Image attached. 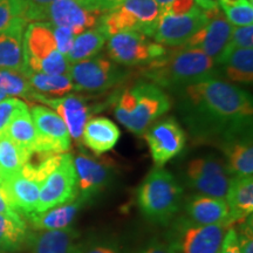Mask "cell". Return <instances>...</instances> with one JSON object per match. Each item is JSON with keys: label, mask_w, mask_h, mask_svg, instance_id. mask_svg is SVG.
Listing matches in <instances>:
<instances>
[{"label": "cell", "mask_w": 253, "mask_h": 253, "mask_svg": "<svg viewBox=\"0 0 253 253\" xmlns=\"http://www.w3.org/2000/svg\"><path fill=\"white\" fill-rule=\"evenodd\" d=\"M179 91L182 114L196 135H221L226 141L249 132L253 104L245 90L214 77L189 84Z\"/></svg>", "instance_id": "6da1fadb"}, {"label": "cell", "mask_w": 253, "mask_h": 253, "mask_svg": "<svg viewBox=\"0 0 253 253\" xmlns=\"http://www.w3.org/2000/svg\"><path fill=\"white\" fill-rule=\"evenodd\" d=\"M217 66L214 59L202 50L175 47L162 58L142 66L141 74L156 86L179 90L197 81L214 78Z\"/></svg>", "instance_id": "7a4b0ae2"}, {"label": "cell", "mask_w": 253, "mask_h": 253, "mask_svg": "<svg viewBox=\"0 0 253 253\" xmlns=\"http://www.w3.org/2000/svg\"><path fill=\"white\" fill-rule=\"evenodd\" d=\"M170 108L171 100L160 86L140 82L118 96L115 116L132 134L143 135Z\"/></svg>", "instance_id": "3957f363"}, {"label": "cell", "mask_w": 253, "mask_h": 253, "mask_svg": "<svg viewBox=\"0 0 253 253\" xmlns=\"http://www.w3.org/2000/svg\"><path fill=\"white\" fill-rule=\"evenodd\" d=\"M182 196L183 189L175 176L163 167H156L138 188L137 203L145 218L167 224L181 209Z\"/></svg>", "instance_id": "277c9868"}, {"label": "cell", "mask_w": 253, "mask_h": 253, "mask_svg": "<svg viewBox=\"0 0 253 253\" xmlns=\"http://www.w3.org/2000/svg\"><path fill=\"white\" fill-rule=\"evenodd\" d=\"M26 69L45 74H68L69 62L56 47L48 23H32L24 33Z\"/></svg>", "instance_id": "5b68a950"}, {"label": "cell", "mask_w": 253, "mask_h": 253, "mask_svg": "<svg viewBox=\"0 0 253 253\" xmlns=\"http://www.w3.org/2000/svg\"><path fill=\"white\" fill-rule=\"evenodd\" d=\"M161 17V7L155 0H126L101 17L99 26L107 37L123 32H137L154 38Z\"/></svg>", "instance_id": "8992f818"}, {"label": "cell", "mask_w": 253, "mask_h": 253, "mask_svg": "<svg viewBox=\"0 0 253 253\" xmlns=\"http://www.w3.org/2000/svg\"><path fill=\"white\" fill-rule=\"evenodd\" d=\"M102 15L84 0H56L43 6L30 4L26 19L33 23H48L68 28L77 37L99 25Z\"/></svg>", "instance_id": "52a82bcc"}, {"label": "cell", "mask_w": 253, "mask_h": 253, "mask_svg": "<svg viewBox=\"0 0 253 253\" xmlns=\"http://www.w3.org/2000/svg\"><path fill=\"white\" fill-rule=\"evenodd\" d=\"M68 74L77 91L103 93L125 81L128 73L109 58L95 55L71 63Z\"/></svg>", "instance_id": "ba28073f"}, {"label": "cell", "mask_w": 253, "mask_h": 253, "mask_svg": "<svg viewBox=\"0 0 253 253\" xmlns=\"http://www.w3.org/2000/svg\"><path fill=\"white\" fill-rule=\"evenodd\" d=\"M109 59L122 66H145L168 53L166 46L137 32H123L108 38Z\"/></svg>", "instance_id": "9c48e42d"}, {"label": "cell", "mask_w": 253, "mask_h": 253, "mask_svg": "<svg viewBox=\"0 0 253 253\" xmlns=\"http://www.w3.org/2000/svg\"><path fill=\"white\" fill-rule=\"evenodd\" d=\"M229 225H198L182 218L173 225L169 243L178 253H220Z\"/></svg>", "instance_id": "30bf717a"}, {"label": "cell", "mask_w": 253, "mask_h": 253, "mask_svg": "<svg viewBox=\"0 0 253 253\" xmlns=\"http://www.w3.org/2000/svg\"><path fill=\"white\" fill-rule=\"evenodd\" d=\"M79 196L78 177L71 154L61 155V160L49 172L41 185L39 199L34 212H43L77 199Z\"/></svg>", "instance_id": "8fae6325"}, {"label": "cell", "mask_w": 253, "mask_h": 253, "mask_svg": "<svg viewBox=\"0 0 253 253\" xmlns=\"http://www.w3.org/2000/svg\"><path fill=\"white\" fill-rule=\"evenodd\" d=\"M231 179L226 164L213 155L194 158L186 166V184L199 195L225 198Z\"/></svg>", "instance_id": "7c38bea8"}, {"label": "cell", "mask_w": 253, "mask_h": 253, "mask_svg": "<svg viewBox=\"0 0 253 253\" xmlns=\"http://www.w3.org/2000/svg\"><path fill=\"white\" fill-rule=\"evenodd\" d=\"M32 101H37L47 104L54 109L67 126L69 135L73 140L79 142L81 140L84 125L91 119L94 114L102 109L101 104H93L89 102V97L77 94H67L59 97H48L38 91L32 95Z\"/></svg>", "instance_id": "4fadbf2b"}, {"label": "cell", "mask_w": 253, "mask_h": 253, "mask_svg": "<svg viewBox=\"0 0 253 253\" xmlns=\"http://www.w3.org/2000/svg\"><path fill=\"white\" fill-rule=\"evenodd\" d=\"M207 23V13L197 5L185 13L171 14L161 12L154 39L156 42L170 48L181 47L202 30Z\"/></svg>", "instance_id": "5bb4252c"}, {"label": "cell", "mask_w": 253, "mask_h": 253, "mask_svg": "<svg viewBox=\"0 0 253 253\" xmlns=\"http://www.w3.org/2000/svg\"><path fill=\"white\" fill-rule=\"evenodd\" d=\"M31 115L36 126L38 143L36 153L65 154L71 149V135L63 120L45 106H33Z\"/></svg>", "instance_id": "9a60e30c"}, {"label": "cell", "mask_w": 253, "mask_h": 253, "mask_svg": "<svg viewBox=\"0 0 253 253\" xmlns=\"http://www.w3.org/2000/svg\"><path fill=\"white\" fill-rule=\"evenodd\" d=\"M145 140L154 162L163 167L183 150L186 137L181 125L173 118H168L150 126L145 131Z\"/></svg>", "instance_id": "2e32d148"}, {"label": "cell", "mask_w": 253, "mask_h": 253, "mask_svg": "<svg viewBox=\"0 0 253 253\" xmlns=\"http://www.w3.org/2000/svg\"><path fill=\"white\" fill-rule=\"evenodd\" d=\"M208 23L188 42L181 47L188 49H198L208 56L216 60L221 54L232 33L233 25L227 20L219 7L205 11Z\"/></svg>", "instance_id": "e0dca14e"}, {"label": "cell", "mask_w": 253, "mask_h": 253, "mask_svg": "<svg viewBox=\"0 0 253 253\" xmlns=\"http://www.w3.org/2000/svg\"><path fill=\"white\" fill-rule=\"evenodd\" d=\"M43 181L45 179L23 167L20 172L0 179V183L4 188L12 207L21 216L25 217L36 211L40 189Z\"/></svg>", "instance_id": "ac0fdd59"}, {"label": "cell", "mask_w": 253, "mask_h": 253, "mask_svg": "<svg viewBox=\"0 0 253 253\" xmlns=\"http://www.w3.org/2000/svg\"><path fill=\"white\" fill-rule=\"evenodd\" d=\"M74 160L78 177L79 195L89 199L108 185L112 168L106 161H97L86 154H79Z\"/></svg>", "instance_id": "d6986e66"}, {"label": "cell", "mask_w": 253, "mask_h": 253, "mask_svg": "<svg viewBox=\"0 0 253 253\" xmlns=\"http://www.w3.org/2000/svg\"><path fill=\"white\" fill-rule=\"evenodd\" d=\"M186 218L198 225H224L230 224L229 207L224 198L209 197L204 195H196L190 198L185 205Z\"/></svg>", "instance_id": "ffe728a7"}, {"label": "cell", "mask_w": 253, "mask_h": 253, "mask_svg": "<svg viewBox=\"0 0 253 253\" xmlns=\"http://www.w3.org/2000/svg\"><path fill=\"white\" fill-rule=\"evenodd\" d=\"M88 198L79 195L77 199L59 207L52 208L43 212H33L25 216L32 229L37 231L66 229L74 221L80 209L87 203Z\"/></svg>", "instance_id": "44dd1931"}, {"label": "cell", "mask_w": 253, "mask_h": 253, "mask_svg": "<svg viewBox=\"0 0 253 253\" xmlns=\"http://www.w3.org/2000/svg\"><path fill=\"white\" fill-rule=\"evenodd\" d=\"M121 131L112 120L107 118L89 119L84 125L81 141L95 155H102L112 150L120 140Z\"/></svg>", "instance_id": "7402d4cb"}, {"label": "cell", "mask_w": 253, "mask_h": 253, "mask_svg": "<svg viewBox=\"0 0 253 253\" xmlns=\"http://www.w3.org/2000/svg\"><path fill=\"white\" fill-rule=\"evenodd\" d=\"M230 224L244 223L253 211V178L252 176H236L231 179L226 192Z\"/></svg>", "instance_id": "603a6c76"}, {"label": "cell", "mask_w": 253, "mask_h": 253, "mask_svg": "<svg viewBox=\"0 0 253 253\" xmlns=\"http://www.w3.org/2000/svg\"><path fill=\"white\" fill-rule=\"evenodd\" d=\"M79 232L73 227L39 231L30 233L27 245L30 253H71L77 245Z\"/></svg>", "instance_id": "cb8c5ba5"}, {"label": "cell", "mask_w": 253, "mask_h": 253, "mask_svg": "<svg viewBox=\"0 0 253 253\" xmlns=\"http://www.w3.org/2000/svg\"><path fill=\"white\" fill-rule=\"evenodd\" d=\"M226 157V168L233 177L252 176L253 173V148L251 137L248 132L224 141L221 145Z\"/></svg>", "instance_id": "d4e9b609"}, {"label": "cell", "mask_w": 253, "mask_h": 253, "mask_svg": "<svg viewBox=\"0 0 253 253\" xmlns=\"http://www.w3.org/2000/svg\"><path fill=\"white\" fill-rule=\"evenodd\" d=\"M26 23L0 31V69L24 72V33Z\"/></svg>", "instance_id": "484cf974"}, {"label": "cell", "mask_w": 253, "mask_h": 253, "mask_svg": "<svg viewBox=\"0 0 253 253\" xmlns=\"http://www.w3.org/2000/svg\"><path fill=\"white\" fill-rule=\"evenodd\" d=\"M4 134L19 149L30 155L37 151L38 136L36 126L27 104L23 103L6 126Z\"/></svg>", "instance_id": "4316f807"}, {"label": "cell", "mask_w": 253, "mask_h": 253, "mask_svg": "<svg viewBox=\"0 0 253 253\" xmlns=\"http://www.w3.org/2000/svg\"><path fill=\"white\" fill-rule=\"evenodd\" d=\"M108 37L99 25L89 30L82 32L74 38L71 50L68 52L67 61L71 63L84 61L99 54V52L106 45Z\"/></svg>", "instance_id": "83f0119b"}, {"label": "cell", "mask_w": 253, "mask_h": 253, "mask_svg": "<svg viewBox=\"0 0 253 253\" xmlns=\"http://www.w3.org/2000/svg\"><path fill=\"white\" fill-rule=\"evenodd\" d=\"M217 65L224 67L225 77L237 84H251L253 81V48H236Z\"/></svg>", "instance_id": "f1b7e54d"}, {"label": "cell", "mask_w": 253, "mask_h": 253, "mask_svg": "<svg viewBox=\"0 0 253 253\" xmlns=\"http://www.w3.org/2000/svg\"><path fill=\"white\" fill-rule=\"evenodd\" d=\"M25 77L30 81L32 88L42 95L63 96L75 90L69 74H45L25 69Z\"/></svg>", "instance_id": "f546056e"}, {"label": "cell", "mask_w": 253, "mask_h": 253, "mask_svg": "<svg viewBox=\"0 0 253 253\" xmlns=\"http://www.w3.org/2000/svg\"><path fill=\"white\" fill-rule=\"evenodd\" d=\"M30 232L25 219L0 214V252H17L27 245Z\"/></svg>", "instance_id": "4dcf8cb0"}, {"label": "cell", "mask_w": 253, "mask_h": 253, "mask_svg": "<svg viewBox=\"0 0 253 253\" xmlns=\"http://www.w3.org/2000/svg\"><path fill=\"white\" fill-rule=\"evenodd\" d=\"M28 157L4 132L0 134V179L20 172Z\"/></svg>", "instance_id": "1f68e13d"}, {"label": "cell", "mask_w": 253, "mask_h": 253, "mask_svg": "<svg viewBox=\"0 0 253 253\" xmlns=\"http://www.w3.org/2000/svg\"><path fill=\"white\" fill-rule=\"evenodd\" d=\"M0 90L6 95L25 97L27 100H32V95L36 91L24 72L12 69H0Z\"/></svg>", "instance_id": "d6a6232c"}, {"label": "cell", "mask_w": 253, "mask_h": 253, "mask_svg": "<svg viewBox=\"0 0 253 253\" xmlns=\"http://www.w3.org/2000/svg\"><path fill=\"white\" fill-rule=\"evenodd\" d=\"M27 0H0V31L8 30L21 23H28Z\"/></svg>", "instance_id": "836d02e7"}, {"label": "cell", "mask_w": 253, "mask_h": 253, "mask_svg": "<svg viewBox=\"0 0 253 253\" xmlns=\"http://www.w3.org/2000/svg\"><path fill=\"white\" fill-rule=\"evenodd\" d=\"M236 48H253V26H236L233 27L229 42L221 54L214 60L218 63L229 54L231 50Z\"/></svg>", "instance_id": "e575fe53"}, {"label": "cell", "mask_w": 253, "mask_h": 253, "mask_svg": "<svg viewBox=\"0 0 253 253\" xmlns=\"http://www.w3.org/2000/svg\"><path fill=\"white\" fill-rule=\"evenodd\" d=\"M224 14L233 26H249L253 23L252 2L244 0L232 5H221Z\"/></svg>", "instance_id": "d590c367"}, {"label": "cell", "mask_w": 253, "mask_h": 253, "mask_svg": "<svg viewBox=\"0 0 253 253\" xmlns=\"http://www.w3.org/2000/svg\"><path fill=\"white\" fill-rule=\"evenodd\" d=\"M23 103L24 101L17 97H5L0 101V134L5 131L6 126Z\"/></svg>", "instance_id": "8d00e7d4"}, {"label": "cell", "mask_w": 253, "mask_h": 253, "mask_svg": "<svg viewBox=\"0 0 253 253\" xmlns=\"http://www.w3.org/2000/svg\"><path fill=\"white\" fill-rule=\"evenodd\" d=\"M50 30H52L53 36H54L56 47L61 52L62 55L67 56L68 52L71 50V47L73 45V41H74V33L71 30L65 27H59L54 26V25L49 24Z\"/></svg>", "instance_id": "74e56055"}, {"label": "cell", "mask_w": 253, "mask_h": 253, "mask_svg": "<svg viewBox=\"0 0 253 253\" xmlns=\"http://www.w3.org/2000/svg\"><path fill=\"white\" fill-rule=\"evenodd\" d=\"M220 253H240L238 232L233 227H229L224 236Z\"/></svg>", "instance_id": "f35d334b"}, {"label": "cell", "mask_w": 253, "mask_h": 253, "mask_svg": "<svg viewBox=\"0 0 253 253\" xmlns=\"http://www.w3.org/2000/svg\"><path fill=\"white\" fill-rule=\"evenodd\" d=\"M0 214H5V216H8L19 220L25 219V218L21 216V214L19 213L13 207H12L11 202H9L5 190L2 188L1 183H0Z\"/></svg>", "instance_id": "ab89813d"}, {"label": "cell", "mask_w": 253, "mask_h": 253, "mask_svg": "<svg viewBox=\"0 0 253 253\" xmlns=\"http://www.w3.org/2000/svg\"><path fill=\"white\" fill-rule=\"evenodd\" d=\"M240 253H253V240H252V223H245L242 233L238 235Z\"/></svg>", "instance_id": "60d3db41"}, {"label": "cell", "mask_w": 253, "mask_h": 253, "mask_svg": "<svg viewBox=\"0 0 253 253\" xmlns=\"http://www.w3.org/2000/svg\"><path fill=\"white\" fill-rule=\"evenodd\" d=\"M91 8L96 9V11L101 12L104 14L107 12L112 11L115 7H118L119 5H121L126 0H84Z\"/></svg>", "instance_id": "b9f144b4"}, {"label": "cell", "mask_w": 253, "mask_h": 253, "mask_svg": "<svg viewBox=\"0 0 253 253\" xmlns=\"http://www.w3.org/2000/svg\"><path fill=\"white\" fill-rule=\"evenodd\" d=\"M143 253H178L171 243H154L144 250Z\"/></svg>", "instance_id": "7bdbcfd3"}, {"label": "cell", "mask_w": 253, "mask_h": 253, "mask_svg": "<svg viewBox=\"0 0 253 253\" xmlns=\"http://www.w3.org/2000/svg\"><path fill=\"white\" fill-rule=\"evenodd\" d=\"M84 253H118V251L108 245H91L84 246Z\"/></svg>", "instance_id": "ee69618b"}, {"label": "cell", "mask_w": 253, "mask_h": 253, "mask_svg": "<svg viewBox=\"0 0 253 253\" xmlns=\"http://www.w3.org/2000/svg\"><path fill=\"white\" fill-rule=\"evenodd\" d=\"M195 4L204 11H209V9L219 7V0H195Z\"/></svg>", "instance_id": "f6af8a7d"}, {"label": "cell", "mask_w": 253, "mask_h": 253, "mask_svg": "<svg viewBox=\"0 0 253 253\" xmlns=\"http://www.w3.org/2000/svg\"><path fill=\"white\" fill-rule=\"evenodd\" d=\"M28 2L32 5H36V6H43V5H48L50 2L56 1V0H27Z\"/></svg>", "instance_id": "bcb514c9"}, {"label": "cell", "mask_w": 253, "mask_h": 253, "mask_svg": "<svg viewBox=\"0 0 253 253\" xmlns=\"http://www.w3.org/2000/svg\"><path fill=\"white\" fill-rule=\"evenodd\" d=\"M155 1L157 2L161 8H164L167 7V6H169L170 4H172V2L176 1V0H155Z\"/></svg>", "instance_id": "7dc6e473"}, {"label": "cell", "mask_w": 253, "mask_h": 253, "mask_svg": "<svg viewBox=\"0 0 253 253\" xmlns=\"http://www.w3.org/2000/svg\"><path fill=\"white\" fill-rule=\"evenodd\" d=\"M71 253H84V246L77 243V245L74 246V249L72 250Z\"/></svg>", "instance_id": "c3c4849f"}, {"label": "cell", "mask_w": 253, "mask_h": 253, "mask_svg": "<svg viewBox=\"0 0 253 253\" xmlns=\"http://www.w3.org/2000/svg\"><path fill=\"white\" fill-rule=\"evenodd\" d=\"M6 96H7V95H6L5 93H2V91L0 90V101H1V100H4Z\"/></svg>", "instance_id": "681fc988"}, {"label": "cell", "mask_w": 253, "mask_h": 253, "mask_svg": "<svg viewBox=\"0 0 253 253\" xmlns=\"http://www.w3.org/2000/svg\"><path fill=\"white\" fill-rule=\"evenodd\" d=\"M248 1H250V2H252V0H248Z\"/></svg>", "instance_id": "f907efd6"}, {"label": "cell", "mask_w": 253, "mask_h": 253, "mask_svg": "<svg viewBox=\"0 0 253 253\" xmlns=\"http://www.w3.org/2000/svg\"><path fill=\"white\" fill-rule=\"evenodd\" d=\"M0 253H1V252H0Z\"/></svg>", "instance_id": "816d5d0a"}]
</instances>
